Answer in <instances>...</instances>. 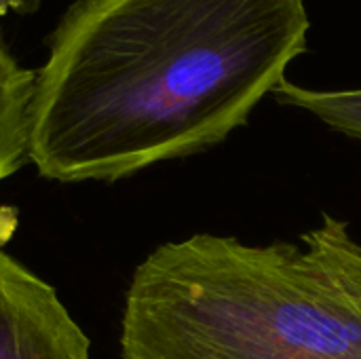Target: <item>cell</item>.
<instances>
[{
  "label": "cell",
  "mask_w": 361,
  "mask_h": 359,
  "mask_svg": "<svg viewBox=\"0 0 361 359\" xmlns=\"http://www.w3.org/2000/svg\"><path fill=\"white\" fill-rule=\"evenodd\" d=\"M305 0H72L36 70L27 161L116 182L224 142L309 49Z\"/></svg>",
  "instance_id": "1"
},
{
  "label": "cell",
  "mask_w": 361,
  "mask_h": 359,
  "mask_svg": "<svg viewBox=\"0 0 361 359\" xmlns=\"http://www.w3.org/2000/svg\"><path fill=\"white\" fill-rule=\"evenodd\" d=\"M123 359H361V241L322 214L300 241H167L125 294Z\"/></svg>",
  "instance_id": "2"
},
{
  "label": "cell",
  "mask_w": 361,
  "mask_h": 359,
  "mask_svg": "<svg viewBox=\"0 0 361 359\" xmlns=\"http://www.w3.org/2000/svg\"><path fill=\"white\" fill-rule=\"evenodd\" d=\"M15 231L17 212L0 207V359H91L55 288L6 254Z\"/></svg>",
  "instance_id": "3"
},
{
  "label": "cell",
  "mask_w": 361,
  "mask_h": 359,
  "mask_svg": "<svg viewBox=\"0 0 361 359\" xmlns=\"http://www.w3.org/2000/svg\"><path fill=\"white\" fill-rule=\"evenodd\" d=\"M36 70L23 68L0 36V182L27 163Z\"/></svg>",
  "instance_id": "4"
},
{
  "label": "cell",
  "mask_w": 361,
  "mask_h": 359,
  "mask_svg": "<svg viewBox=\"0 0 361 359\" xmlns=\"http://www.w3.org/2000/svg\"><path fill=\"white\" fill-rule=\"evenodd\" d=\"M271 95L275 102L311 112L328 127L361 142V89L322 91L283 78Z\"/></svg>",
  "instance_id": "5"
},
{
  "label": "cell",
  "mask_w": 361,
  "mask_h": 359,
  "mask_svg": "<svg viewBox=\"0 0 361 359\" xmlns=\"http://www.w3.org/2000/svg\"><path fill=\"white\" fill-rule=\"evenodd\" d=\"M40 0H0V17L8 15V13H34L38 8Z\"/></svg>",
  "instance_id": "6"
}]
</instances>
